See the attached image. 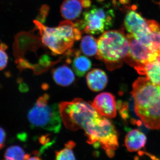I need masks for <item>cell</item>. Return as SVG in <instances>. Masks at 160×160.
Returning <instances> with one entry per match:
<instances>
[{
	"label": "cell",
	"instance_id": "6da1fadb",
	"mask_svg": "<svg viewBox=\"0 0 160 160\" xmlns=\"http://www.w3.org/2000/svg\"><path fill=\"white\" fill-rule=\"evenodd\" d=\"M59 106L67 129H82L87 143L95 148L101 147L109 157H114L119 147L118 133L110 120L100 114L91 103L79 98L62 102Z\"/></svg>",
	"mask_w": 160,
	"mask_h": 160
},
{
	"label": "cell",
	"instance_id": "7a4b0ae2",
	"mask_svg": "<svg viewBox=\"0 0 160 160\" xmlns=\"http://www.w3.org/2000/svg\"><path fill=\"white\" fill-rule=\"evenodd\" d=\"M135 112L147 128L160 129V84L139 78L132 85Z\"/></svg>",
	"mask_w": 160,
	"mask_h": 160
},
{
	"label": "cell",
	"instance_id": "3957f363",
	"mask_svg": "<svg viewBox=\"0 0 160 160\" xmlns=\"http://www.w3.org/2000/svg\"><path fill=\"white\" fill-rule=\"evenodd\" d=\"M98 46L97 58L109 70L121 67L130 49L129 40L122 29L103 32L98 40Z\"/></svg>",
	"mask_w": 160,
	"mask_h": 160
},
{
	"label": "cell",
	"instance_id": "277c9868",
	"mask_svg": "<svg viewBox=\"0 0 160 160\" xmlns=\"http://www.w3.org/2000/svg\"><path fill=\"white\" fill-rule=\"evenodd\" d=\"M34 23L39 31L42 42L55 54H62L70 50L75 41L82 37L81 30L69 20L61 22L57 27L44 26L38 21Z\"/></svg>",
	"mask_w": 160,
	"mask_h": 160
},
{
	"label": "cell",
	"instance_id": "5b68a950",
	"mask_svg": "<svg viewBox=\"0 0 160 160\" xmlns=\"http://www.w3.org/2000/svg\"><path fill=\"white\" fill-rule=\"evenodd\" d=\"M28 118L32 127L54 133H58L61 130L62 121L59 106L57 103H50L48 94L38 99L28 112Z\"/></svg>",
	"mask_w": 160,
	"mask_h": 160
},
{
	"label": "cell",
	"instance_id": "8992f818",
	"mask_svg": "<svg viewBox=\"0 0 160 160\" xmlns=\"http://www.w3.org/2000/svg\"><path fill=\"white\" fill-rule=\"evenodd\" d=\"M114 11L107 6H93L83 13L76 27L89 34H99L111 28L114 23Z\"/></svg>",
	"mask_w": 160,
	"mask_h": 160
},
{
	"label": "cell",
	"instance_id": "52a82bcc",
	"mask_svg": "<svg viewBox=\"0 0 160 160\" xmlns=\"http://www.w3.org/2000/svg\"><path fill=\"white\" fill-rule=\"evenodd\" d=\"M124 23V27L128 33L146 45L149 32L148 22L135 10V6H132V8L128 9Z\"/></svg>",
	"mask_w": 160,
	"mask_h": 160
},
{
	"label": "cell",
	"instance_id": "ba28073f",
	"mask_svg": "<svg viewBox=\"0 0 160 160\" xmlns=\"http://www.w3.org/2000/svg\"><path fill=\"white\" fill-rule=\"evenodd\" d=\"M130 43L129 54L125 60L127 64L135 68L151 62L158 54L152 52L146 45L138 41L131 34H126Z\"/></svg>",
	"mask_w": 160,
	"mask_h": 160
},
{
	"label": "cell",
	"instance_id": "9c48e42d",
	"mask_svg": "<svg viewBox=\"0 0 160 160\" xmlns=\"http://www.w3.org/2000/svg\"><path fill=\"white\" fill-rule=\"evenodd\" d=\"M92 105L101 115L115 118L117 114V104L114 97L109 92H103L95 98Z\"/></svg>",
	"mask_w": 160,
	"mask_h": 160
},
{
	"label": "cell",
	"instance_id": "30bf717a",
	"mask_svg": "<svg viewBox=\"0 0 160 160\" xmlns=\"http://www.w3.org/2000/svg\"><path fill=\"white\" fill-rule=\"evenodd\" d=\"M141 75H145L151 82L160 84V55L153 61L134 68Z\"/></svg>",
	"mask_w": 160,
	"mask_h": 160
},
{
	"label": "cell",
	"instance_id": "8fae6325",
	"mask_svg": "<svg viewBox=\"0 0 160 160\" xmlns=\"http://www.w3.org/2000/svg\"><path fill=\"white\" fill-rule=\"evenodd\" d=\"M87 85L93 92L103 90L108 83V78L106 72L101 69H92L88 72L86 76Z\"/></svg>",
	"mask_w": 160,
	"mask_h": 160
},
{
	"label": "cell",
	"instance_id": "7c38bea8",
	"mask_svg": "<svg viewBox=\"0 0 160 160\" xmlns=\"http://www.w3.org/2000/svg\"><path fill=\"white\" fill-rule=\"evenodd\" d=\"M83 7L81 0H64L61 6V13L66 20L73 21L81 15Z\"/></svg>",
	"mask_w": 160,
	"mask_h": 160
},
{
	"label": "cell",
	"instance_id": "4fadbf2b",
	"mask_svg": "<svg viewBox=\"0 0 160 160\" xmlns=\"http://www.w3.org/2000/svg\"><path fill=\"white\" fill-rule=\"evenodd\" d=\"M146 140V137L142 132L138 129H132L126 134L125 146L127 150L131 152L138 151L145 146Z\"/></svg>",
	"mask_w": 160,
	"mask_h": 160
},
{
	"label": "cell",
	"instance_id": "5bb4252c",
	"mask_svg": "<svg viewBox=\"0 0 160 160\" xmlns=\"http://www.w3.org/2000/svg\"><path fill=\"white\" fill-rule=\"evenodd\" d=\"M149 32L146 45L152 52L160 55V24L154 20H147Z\"/></svg>",
	"mask_w": 160,
	"mask_h": 160
},
{
	"label": "cell",
	"instance_id": "9a60e30c",
	"mask_svg": "<svg viewBox=\"0 0 160 160\" xmlns=\"http://www.w3.org/2000/svg\"><path fill=\"white\" fill-rule=\"evenodd\" d=\"M52 73L55 82L59 86H69L74 82L75 76L73 71L66 65L52 69Z\"/></svg>",
	"mask_w": 160,
	"mask_h": 160
},
{
	"label": "cell",
	"instance_id": "2e32d148",
	"mask_svg": "<svg viewBox=\"0 0 160 160\" xmlns=\"http://www.w3.org/2000/svg\"><path fill=\"white\" fill-rule=\"evenodd\" d=\"M92 66L90 60L85 56L81 55L80 51L74 52V58L72 62V69L77 75L83 77Z\"/></svg>",
	"mask_w": 160,
	"mask_h": 160
},
{
	"label": "cell",
	"instance_id": "e0dca14e",
	"mask_svg": "<svg viewBox=\"0 0 160 160\" xmlns=\"http://www.w3.org/2000/svg\"><path fill=\"white\" fill-rule=\"evenodd\" d=\"M134 105V102L132 105H130L128 102H124L122 101H119L118 102L117 104V109H118L120 114L122 118L124 120H130V122L132 124L138 125V126H141L143 124L139 118L136 116L134 114V110H132V109H134V106L132 107Z\"/></svg>",
	"mask_w": 160,
	"mask_h": 160
},
{
	"label": "cell",
	"instance_id": "ac0fdd59",
	"mask_svg": "<svg viewBox=\"0 0 160 160\" xmlns=\"http://www.w3.org/2000/svg\"><path fill=\"white\" fill-rule=\"evenodd\" d=\"M80 48L85 55L93 56L97 55L98 52V40L92 36H86L82 39Z\"/></svg>",
	"mask_w": 160,
	"mask_h": 160
},
{
	"label": "cell",
	"instance_id": "d6986e66",
	"mask_svg": "<svg viewBox=\"0 0 160 160\" xmlns=\"http://www.w3.org/2000/svg\"><path fill=\"white\" fill-rule=\"evenodd\" d=\"M30 155L21 146L14 145L7 148L4 158L5 160H26Z\"/></svg>",
	"mask_w": 160,
	"mask_h": 160
},
{
	"label": "cell",
	"instance_id": "ffe728a7",
	"mask_svg": "<svg viewBox=\"0 0 160 160\" xmlns=\"http://www.w3.org/2000/svg\"><path fill=\"white\" fill-rule=\"evenodd\" d=\"M75 146L74 142H68L65 144L64 148L56 151L55 160H76L73 151Z\"/></svg>",
	"mask_w": 160,
	"mask_h": 160
},
{
	"label": "cell",
	"instance_id": "44dd1931",
	"mask_svg": "<svg viewBox=\"0 0 160 160\" xmlns=\"http://www.w3.org/2000/svg\"><path fill=\"white\" fill-rule=\"evenodd\" d=\"M8 55L5 50L0 48V71L5 69L8 64Z\"/></svg>",
	"mask_w": 160,
	"mask_h": 160
},
{
	"label": "cell",
	"instance_id": "7402d4cb",
	"mask_svg": "<svg viewBox=\"0 0 160 160\" xmlns=\"http://www.w3.org/2000/svg\"><path fill=\"white\" fill-rule=\"evenodd\" d=\"M6 133L5 129L0 127V150L4 147L6 143Z\"/></svg>",
	"mask_w": 160,
	"mask_h": 160
},
{
	"label": "cell",
	"instance_id": "603a6c76",
	"mask_svg": "<svg viewBox=\"0 0 160 160\" xmlns=\"http://www.w3.org/2000/svg\"><path fill=\"white\" fill-rule=\"evenodd\" d=\"M83 8H90L91 2L90 0H81Z\"/></svg>",
	"mask_w": 160,
	"mask_h": 160
},
{
	"label": "cell",
	"instance_id": "cb8c5ba5",
	"mask_svg": "<svg viewBox=\"0 0 160 160\" xmlns=\"http://www.w3.org/2000/svg\"><path fill=\"white\" fill-rule=\"evenodd\" d=\"M139 153L141 155H146L147 156L150 158V159H151L152 160H160V159L154 156V155H152L150 154V153H148V152H144L143 151H140Z\"/></svg>",
	"mask_w": 160,
	"mask_h": 160
},
{
	"label": "cell",
	"instance_id": "d4e9b609",
	"mask_svg": "<svg viewBox=\"0 0 160 160\" xmlns=\"http://www.w3.org/2000/svg\"><path fill=\"white\" fill-rule=\"evenodd\" d=\"M26 160H42L39 157L37 156H30L29 158H27Z\"/></svg>",
	"mask_w": 160,
	"mask_h": 160
}]
</instances>
